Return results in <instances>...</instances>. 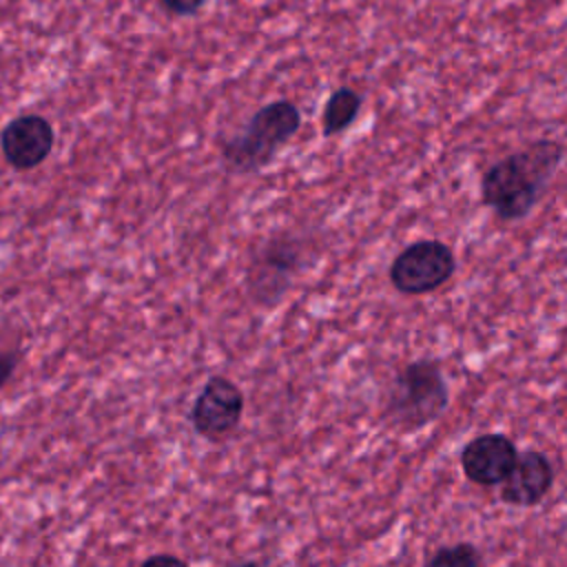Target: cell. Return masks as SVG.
Here are the masks:
<instances>
[{"label": "cell", "instance_id": "cell-6", "mask_svg": "<svg viewBox=\"0 0 567 567\" xmlns=\"http://www.w3.org/2000/svg\"><path fill=\"white\" fill-rule=\"evenodd\" d=\"M241 414L244 392L226 377H210L190 408V423L197 434L219 441L239 425Z\"/></svg>", "mask_w": 567, "mask_h": 567}, {"label": "cell", "instance_id": "cell-9", "mask_svg": "<svg viewBox=\"0 0 567 567\" xmlns=\"http://www.w3.org/2000/svg\"><path fill=\"white\" fill-rule=\"evenodd\" d=\"M554 485L551 461L536 450L518 454L509 476L501 483V501L512 507L538 505Z\"/></svg>", "mask_w": 567, "mask_h": 567}, {"label": "cell", "instance_id": "cell-4", "mask_svg": "<svg viewBox=\"0 0 567 567\" xmlns=\"http://www.w3.org/2000/svg\"><path fill=\"white\" fill-rule=\"evenodd\" d=\"M306 239L292 230L268 237L246 268V288L255 303L275 306L290 288L295 275L306 264Z\"/></svg>", "mask_w": 567, "mask_h": 567}, {"label": "cell", "instance_id": "cell-14", "mask_svg": "<svg viewBox=\"0 0 567 567\" xmlns=\"http://www.w3.org/2000/svg\"><path fill=\"white\" fill-rule=\"evenodd\" d=\"M140 567H188V565L173 554H155V556L146 558Z\"/></svg>", "mask_w": 567, "mask_h": 567}, {"label": "cell", "instance_id": "cell-15", "mask_svg": "<svg viewBox=\"0 0 567 567\" xmlns=\"http://www.w3.org/2000/svg\"><path fill=\"white\" fill-rule=\"evenodd\" d=\"M228 567H261L257 560H246V563H235V565H228Z\"/></svg>", "mask_w": 567, "mask_h": 567}, {"label": "cell", "instance_id": "cell-3", "mask_svg": "<svg viewBox=\"0 0 567 567\" xmlns=\"http://www.w3.org/2000/svg\"><path fill=\"white\" fill-rule=\"evenodd\" d=\"M450 403L441 365L432 359H416L403 365L392 383L388 414L403 430H419L436 421Z\"/></svg>", "mask_w": 567, "mask_h": 567}, {"label": "cell", "instance_id": "cell-13", "mask_svg": "<svg viewBox=\"0 0 567 567\" xmlns=\"http://www.w3.org/2000/svg\"><path fill=\"white\" fill-rule=\"evenodd\" d=\"M18 368V354L9 350H0V388L13 377Z\"/></svg>", "mask_w": 567, "mask_h": 567}, {"label": "cell", "instance_id": "cell-2", "mask_svg": "<svg viewBox=\"0 0 567 567\" xmlns=\"http://www.w3.org/2000/svg\"><path fill=\"white\" fill-rule=\"evenodd\" d=\"M301 113L290 100H275L257 109L241 133L221 142V162L228 173H257L299 131Z\"/></svg>", "mask_w": 567, "mask_h": 567}, {"label": "cell", "instance_id": "cell-10", "mask_svg": "<svg viewBox=\"0 0 567 567\" xmlns=\"http://www.w3.org/2000/svg\"><path fill=\"white\" fill-rule=\"evenodd\" d=\"M361 104H363L361 93L350 86H341V89L332 91L330 97L326 100L323 115H321L323 135L330 137V135L343 133L357 120Z\"/></svg>", "mask_w": 567, "mask_h": 567}, {"label": "cell", "instance_id": "cell-5", "mask_svg": "<svg viewBox=\"0 0 567 567\" xmlns=\"http://www.w3.org/2000/svg\"><path fill=\"white\" fill-rule=\"evenodd\" d=\"M456 257L441 239H416L396 252L388 268L394 290L408 297H419L439 290L452 279Z\"/></svg>", "mask_w": 567, "mask_h": 567}, {"label": "cell", "instance_id": "cell-11", "mask_svg": "<svg viewBox=\"0 0 567 567\" xmlns=\"http://www.w3.org/2000/svg\"><path fill=\"white\" fill-rule=\"evenodd\" d=\"M425 567H481V554L472 543L439 547Z\"/></svg>", "mask_w": 567, "mask_h": 567}, {"label": "cell", "instance_id": "cell-7", "mask_svg": "<svg viewBox=\"0 0 567 567\" xmlns=\"http://www.w3.org/2000/svg\"><path fill=\"white\" fill-rule=\"evenodd\" d=\"M53 144V126L38 113H22L13 117L0 133V151L7 164L16 171H31L40 166L51 155Z\"/></svg>", "mask_w": 567, "mask_h": 567}, {"label": "cell", "instance_id": "cell-12", "mask_svg": "<svg viewBox=\"0 0 567 567\" xmlns=\"http://www.w3.org/2000/svg\"><path fill=\"white\" fill-rule=\"evenodd\" d=\"M159 4L171 16H193L206 4V0H159Z\"/></svg>", "mask_w": 567, "mask_h": 567}, {"label": "cell", "instance_id": "cell-8", "mask_svg": "<svg viewBox=\"0 0 567 567\" xmlns=\"http://www.w3.org/2000/svg\"><path fill=\"white\" fill-rule=\"evenodd\" d=\"M518 450L514 441L498 432L478 434L461 450V467L465 478L476 485H501L516 465Z\"/></svg>", "mask_w": 567, "mask_h": 567}, {"label": "cell", "instance_id": "cell-1", "mask_svg": "<svg viewBox=\"0 0 567 567\" xmlns=\"http://www.w3.org/2000/svg\"><path fill=\"white\" fill-rule=\"evenodd\" d=\"M565 148L556 140H534L505 155L481 177V202L503 221L525 219L554 179Z\"/></svg>", "mask_w": 567, "mask_h": 567}]
</instances>
